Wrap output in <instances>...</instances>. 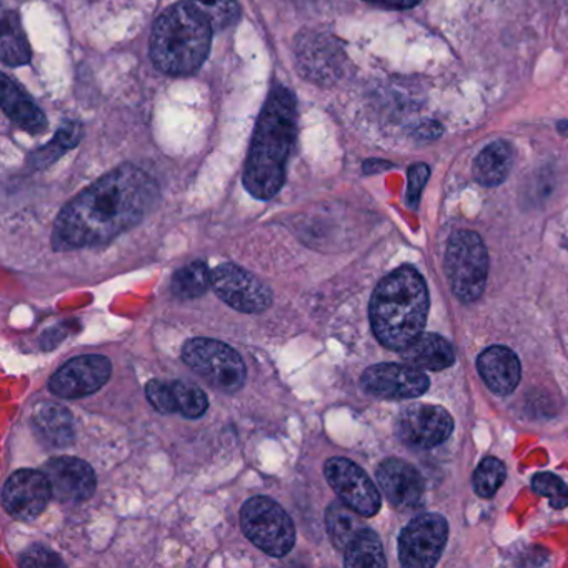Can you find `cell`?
I'll use <instances>...</instances> for the list:
<instances>
[{
	"label": "cell",
	"instance_id": "obj_1",
	"mask_svg": "<svg viewBox=\"0 0 568 568\" xmlns=\"http://www.w3.org/2000/svg\"><path fill=\"white\" fill-rule=\"evenodd\" d=\"M158 199L159 187L151 175L134 165H122L62 209L52 244L58 251L108 244L135 227Z\"/></svg>",
	"mask_w": 568,
	"mask_h": 568
},
{
	"label": "cell",
	"instance_id": "obj_2",
	"mask_svg": "<svg viewBox=\"0 0 568 568\" xmlns=\"http://www.w3.org/2000/svg\"><path fill=\"white\" fill-rule=\"evenodd\" d=\"M297 109L288 89L275 88L265 102L252 139L244 171V185L258 201L277 195L285 181V168L295 141Z\"/></svg>",
	"mask_w": 568,
	"mask_h": 568
},
{
	"label": "cell",
	"instance_id": "obj_3",
	"mask_svg": "<svg viewBox=\"0 0 568 568\" xmlns=\"http://www.w3.org/2000/svg\"><path fill=\"white\" fill-rule=\"evenodd\" d=\"M428 288L414 267L397 268L375 288L371 301V324L384 347L402 351L425 327Z\"/></svg>",
	"mask_w": 568,
	"mask_h": 568
},
{
	"label": "cell",
	"instance_id": "obj_4",
	"mask_svg": "<svg viewBox=\"0 0 568 568\" xmlns=\"http://www.w3.org/2000/svg\"><path fill=\"white\" fill-rule=\"evenodd\" d=\"M212 29L211 22L185 2L172 6L152 31V61L165 74L197 71L211 51Z\"/></svg>",
	"mask_w": 568,
	"mask_h": 568
},
{
	"label": "cell",
	"instance_id": "obj_5",
	"mask_svg": "<svg viewBox=\"0 0 568 568\" xmlns=\"http://www.w3.org/2000/svg\"><path fill=\"white\" fill-rule=\"evenodd\" d=\"M445 272L452 291L460 301L480 298L487 284L488 255L475 232L460 231L452 235L445 254Z\"/></svg>",
	"mask_w": 568,
	"mask_h": 568
},
{
	"label": "cell",
	"instance_id": "obj_6",
	"mask_svg": "<svg viewBox=\"0 0 568 568\" xmlns=\"http://www.w3.org/2000/svg\"><path fill=\"white\" fill-rule=\"evenodd\" d=\"M182 358L209 385L225 394H235L247 381L244 361L224 342L192 338L182 348Z\"/></svg>",
	"mask_w": 568,
	"mask_h": 568
},
{
	"label": "cell",
	"instance_id": "obj_7",
	"mask_svg": "<svg viewBox=\"0 0 568 568\" xmlns=\"http://www.w3.org/2000/svg\"><path fill=\"white\" fill-rule=\"evenodd\" d=\"M241 527L245 537L271 557H285L294 548V521L272 498H248L241 510Z\"/></svg>",
	"mask_w": 568,
	"mask_h": 568
},
{
	"label": "cell",
	"instance_id": "obj_8",
	"mask_svg": "<svg viewBox=\"0 0 568 568\" xmlns=\"http://www.w3.org/2000/svg\"><path fill=\"white\" fill-rule=\"evenodd\" d=\"M447 537L448 524L442 515L425 514L414 518L398 540L402 565L408 568L434 567L444 551Z\"/></svg>",
	"mask_w": 568,
	"mask_h": 568
},
{
	"label": "cell",
	"instance_id": "obj_9",
	"mask_svg": "<svg viewBox=\"0 0 568 568\" xmlns=\"http://www.w3.org/2000/svg\"><path fill=\"white\" fill-rule=\"evenodd\" d=\"M212 287L219 298L242 314H261L272 305L271 288L235 264H222L214 268Z\"/></svg>",
	"mask_w": 568,
	"mask_h": 568
},
{
	"label": "cell",
	"instance_id": "obj_10",
	"mask_svg": "<svg viewBox=\"0 0 568 568\" xmlns=\"http://www.w3.org/2000/svg\"><path fill=\"white\" fill-rule=\"evenodd\" d=\"M325 477L344 504L364 517L381 510V494L367 474L348 458L335 457L325 464Z\"/></svg>",
	"mask_w": 568,
	"mask_h": 568
},
{
	"label": "cell",
	"instance_id": "obj_11",
	"mask_svg": "<svg viewBox=\"0 0 568 568\" xmlns=\"http://www.w3.org/2000/svg\"><path fill=\"white\" fill-rule=\"evenodd\" d=\"M112 374V364L104 355H81L62 365L51 381L49 390L61 398H81L101 390Z\"/></svg>",
	"mask_w": 568,
	"mask_h": 568
},
{
	"label": "cell",
	"instance_id": "obj_12",
	"mask_svg": "<svg viewBox=\"0 0 568 568\" xmlns=\"http://www.w3.org/2000/svg\"><path fill=\"white\" fill-rule=\"evenodd\" d=\"M454 432V418L437 405L415 404L397 418V435L415 448H432L444 444Z\"/></svg>",
	"mask_w": 568,
	"mask_h": 568
},
{
	"label": "cell",
	"instance_id": "obj_13",
	"mask_svg": "<svg viewBox=\"0 0 568 568\" xmlns=\"http://www.w3.org/2000/svg\"><path fill=\"white\" fill-rule=\"evenodd\" d=\"M362 387L384 400H405L424 395L430 381L420 368L412 365L378 364L364 372Z\"/></svg>",
	"mask_w": 568,
	"mask_h": 568
},
{
	"label": "cell",
	"instance_id": "obj_14",
	"mask_svg": "<svg viewBox=\"0 0 568 568\" xmlns=\"http://www.w3.org/2000/svg\"><path fill=\"white\" fill-rule=\"evenodd\" d=\"M52 497L51 484L44 471L22 468L6 481L2 491L4 508L16 520L29 521L38 518Z\"/></svg>",
	"mask_w": 568,
	"mask_h": 568
},
{
	"label": "cell",
	"instance_id": "obj_15",
	"mask_svg": "<svg viewBox=\"0 0 568 568\" xmlns=\"http://www.w3.org/2000/svg\"><path fill=\"white\" fill-rule=\"evenodd\" d=\"M52 488V497L62 504H79L95 491L94 470L88 462L75 457H58L42 468Z\"/></svg>",
	"mask_w": 568,
	"mask_h": 568
},
{
	"label": "cell",
	"instance_id": "obj_16",
	"mask_svg": "<svg viewBox=\"0 0 568 568\" xmlns=\"http://www.w3.org/2000/svg\"><path fill=\"white\" fill-rule=\"evenodd\" d=\"M377 480L382 491L394 507L410 510L420 504L424 495V478L414 465L390 458L378 467Z\"/></svg>",
	"mask_w": 568,
	"mask_h": 568
},
{
	"label": "cell",
	"instance_id": "obj_17",
	"mask_svg": "<svg viewBox=\"0 0 568 568\" xmlns=\"http://www.w3.org/2000/svg\"><path fill=\"white\" fill-rule=\"evenodd\" d=\"M477 368L487 387L497 395L511 394L520 382V361L510 348L501 345L481 352Z\"/></svg>",
	"mask_w": 568,
	"mask_h": 568
},
{
	"label": "cell",
	"instance_id": "obj_18",
	"mask_svg": "<svg viewBox=\"0 0 568 568\" xmlns=\"http://www.w3.org/2000/svg\"><path fill=\"white\" fill-rule=\"evenodd\" d=\"M0 102L6 115L24 131L41 134L48 129L44 112L8 75H2V82H0Z\"/></svg>",
	"mask_w": 568,
	"mask_h": 568
},
{
	"label": "cell",
	"instance_id": "obj_19",
	"mask_svg": "<svg viewBox=\"0 0 568 568\" xmlns=\"http://www.w3.org/2000/svg\"><path fill=\"white\" fill-rule=\"evenodd\" d=\"M402 358L420 371H444L455 362L454 348L447 338L432 332H420L407 347L402 348Z\"/></svg>",
	"mask_w": 568,
	"mask_h": 568
},
{
	"label": "cell",
	"instance_id": "obj_20",
	"mask_svg": "<svg viewBox=\"0 0 568 568\" xmlns=\"http://www.w3.org/2000/svg\"><path fill=\"white\" fill-rule=\"evenodd\" d=\"M32 427L42 442L51 447H65L74 440L71 412L54 402H41L32 414Z\"/></svg>",
	"mask_w": 568,
	"mask_h": 568
},
{
	"label": "cell",
	"instance_id": "obj_21",
	"mask_svg": "<svg viewBox=\"0 0 568 568\" xmlns=\"http://www.w3.org/2000/svg\"><path fill=\"white\" fill-rule=\"evenodd\" d=\"M511 165H514L511 145L505 141H495L475 159L474 175L481 185L494 187L508 178Z\"/></svg>",
	"mask_w": 568,
	"mask_h": 568
},
{
	"label": "cell",
	"instance_id": "obj_22",
	"mask_svg": "<svg viewBox=\"0 0 568 568\" xmlns=\"http://www.w3.org/2000/svg\"><path fill=\"white\" fill-rule=\"evenodd\" d=\"M358 515H361L358 511L342 500L328 505L327 511H325V525H327L332 544L338 550L345 551V548L364 530L365 524Z\"/></svg>",
	"mask_w": 568,
	"mask_h": 568
},
{
	"label": "cell",
	"instance_id": "obj_23",
	"mask_svg": "<svg viewBox=\"0 0 568 568\" xmlns=\"http://www.w3.org/2000/svg\"><path fill=\"white\" fill-rule=\"evenodd\" d=\"M0 55L4 64L18 68L28 64L31 59L28 38L22 31L21 22L14 12H6L2 18V39H0Z\"/></svg>",
	"mask_w": 568,
	"mask_h": 568
},
{
	"label": "cell",
	"instance_id": "obj_24",
	"mask_svg": "<svg viewBox=\"0 0 568 568\" xmlns=\"http://www.w3.org/2000/svg\"><path fill=\"white\" fill-rule=\"evenodd\" d=\"M344 565L354 568L385 567L387 560L378 535L365 527L345 548Z\"/></svg>",
	"mask_w": 568,
	"mask_h": 568
},
{
	"label": "cell",
	"instance_id": "obj_25",
	"mask_svg": "<svg viewBox=\"0 0 568 568\" xmlns=\"http://www.w3.org/2000/svg\"><path fill=\"white\" fill-rule=\"evenodd\" d=\"M212 285V272L205 262L195 261L175 272L172 291L181 298H195L204 295Z\"/></svg>",
	"mask_w": 568,
	"mask_h": 568
},
{
	"label": "cell",
	"instance_id": "obj_26",
	"mask_svg": "<svg viewBox=\"0 0 568 568\" xmlns=\"http://www.w3.org/2000/svg\"><path fill=\"white\" fill-rule=\"evenodd\" d=\"M185 4L194 8L204 16L215 31L231 28L239 19L237 0H184Z\"/></svg>",
	"mask_w": 568,
	"mask_h": 568
},
{
	"label": "cell",
	"instance_id": "obj_27",
	"mask_svg": "<svg viewBox=\"0 0 568 568\" xmlns=\"http://www.w3.org/2000/svg\"><path fill=\"white\" fill-rule=\"evenodd\" d=\"M505 477H507V468H505L504 462L488 457L478 465L471 484L480 497L488 498L497 494L498 488L504 485Z\"/></svg>",
	"mask_w": 568,
	"mask_h": 568
},
{
	"label": "cell",
	"instance_id": "obj_28",
	"mask_svg": "<svg viewBox=\"0 0 568 568\" xmlns=\"http://www.w3.org/2000/svg\"><path fill=\"white\" fill-rule=\"evenodd\" d=\"M174 400L179 414L187 418H199L207 412L209 398L201 387L189 382L174 381Z\"/></svg>",
	"mask_w": 568,
	"mask_h": 568
},
{
	"label": "cell",
	"instance_id": "obj_29",
	"mask_svg": "<svg viewBox=\"0 0 568 568\" xmlns=\"http://www.w3.org/2000/svg\"><path fill=\"white\" fill-rule=\"evenodd\" d=\"M531 487L541 497L550 500L551 507L565 508L568 505V487L560 477L554 474H538L531 481Z\"/></svg>",
	"mask_w": 568,
	"mask_h": 568
},
{
	"label": "cell",
	"instance_id": "obj_30",
	"mask_svg": "<svg viewBox=\"0 0 568 568\" xmlns=\"http://www.w3.org/2000/svg\"><path fill=\"white\" fill-rule=\"evenodd\" d=\"M145 394H148L149 402L154 405L155 410L162 412V414H174V412H178L172 382H149L148 387H145Z\"/></svg>",
	"mask_w": 568,
	"mask_h": 568
},
{
	"label": "cell",
	"instance_id": "obj_31",
	"mask_svg": "<svg viewBox=\"0 0 568 568\" xmlns=\"http://www.w3.org/2000/svg\"><path fill=\"white\" fill-rule=\"evenodd\" d=\"M428 175H430L428 165L415 164L408 169L407 201L410 207H417L422 191H424L425 184H427Z\"/></svg>",
	"mask_w": 568,
	"mask_h": 568
},
{
	"label": "cell",
	"instance_id": "obj_32",
	"mask_svg": "<svg viewBox=\"0 0 568 568\" xmlns=\"http://www.w3.org/2000/svg\"><path fill=\"white\" fill-rule=\"evenodd\" d=\"M21 565L22 567H58V565H64V561L48 548L36 545L22 555Z\"/></svg>",
	"mask_w": 568,
	"mask_h": 568
},
{
	"label": "cell",
	"instance_id": "obj_33",
	"mask_svg": "<svg viewBox=\"0 0 568 568\" xmlns=\"http://www.w3.org/2000/svg\"><path fill=\"white\" fill-rule=\"evenodd\" d=\"M82 138V128L75 122H65L62 128L59 129L58 135H55L52 145L58 149L61 154H64L69 149H74L79 144Z\"/></svg>",
	"mask_w": 568,
	"mask_h": 568
},
{
	"label": "cell",
	"instance_id": "obj_34",
	"mask_svg": "<svg viewBox=\"0 0 568 568\" xmlns=\"http://www.w3.org/2000/svg\"><path fill=\"white\" fill-rule=\"evenodd\" d=\"M442 134V128L437 122H428V124L420 125L415 132V138L422 142H430L437 139Z\"/></svg>",
	"mask_w": 568,
	"mask_h": 568
},
{
	"label": "cell",
	"instance_id": "obj_35",
	"mask_svg": "<svg viewBox=\"0 0 568 568\" xmlns=\"http://www.w3.org/2000/svg\"><path fill=\"white\" fill-rule=\"evenodd\" d=\"M372 2H377V4L382 6H388V8L407 9L414 8V6L418 4L420 0H372Z\"/></svg>",
	"mask_w": 568,
	"mask_h": 568
},
{
	"label": "cell",
	"instance_id": "obj_36",
	"mask_svg": "<svg viewBox=\"0 0 568 568\" xmlns=\"http://www.w3.org/2000/svg\"><path fill=\"white\" fill-rule=\"evenodd\" d=\"M390 168L392 165L384 161H368L365 162L364 165L365 172H368V174H371V172L384 171V169Z\"/></svg>",
	"mask_w": 568,
	"mask_h": 568
},
{
	"label": "cell",
	"instance_id": "obj_37",
	"mask_svg": "<svg viewBox=\"0 0 568 568\" xmlns=\"http://www.w3.org/2000/svg\"><path fill=\"white\" fill-rule=\"evenodd\" d=\"M558 131L564 135H568V121H561L560 124H558Z\"/></svg>",
	"mask_w": 568,
	"mask_h": 568
}]
</instances>
